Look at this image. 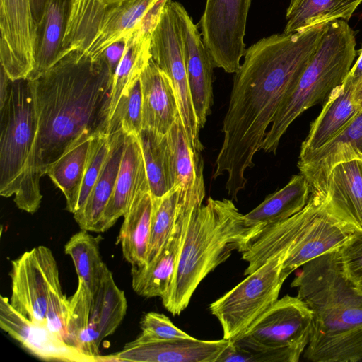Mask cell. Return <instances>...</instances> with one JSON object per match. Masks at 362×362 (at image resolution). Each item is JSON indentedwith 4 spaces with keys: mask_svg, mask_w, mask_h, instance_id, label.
<instances>
[{
    "mask_svg": "<svg viewBox=\"0 0 362 362\" xmlns=\"http://www.w3.org/2000/svg\"><path fill=\"white\" fill-rule=\"evenodd\" d=\"M327 25L272 35L245 49L234 76L213 175L214 179L227 175L225 187L232 199L245 189L246 171L254 166L267 128L294 89Z\"/></svg>",
    "mask_w": 362,
    "mask_h": 362,
    "instance_id": "6da1fadb",
    "label": "cell"
},
{
    "mask_svg": "<svg viewBox=\"0 0 362 362\" xmlns=\"http://www.w3.org/2000/svg\"><path fill=\"white\" fill-rule=\"evenodd\" d=\"M31 81L37 129L27 180L16 206L33 214L40 206V180L48 167L82 134L107 133L113 75L103 54L93 59L73 49Z\"/></svg>",
    "mask_w": 362,
    "mask_h": 362,
    "instance_id": "7a4b0ae2",
    "label": "cell"
},
{
    "mask_svg": "<svg viewBox=\"0 0 362 362\" xmlns=\"http://www.w3.org/2000/svg\"><path fill=\"white\" fill-rule=\"evenodd\" d=\"M291 286L313 312L303 356L313 362L362 359V291L341 272L337 248L301 266Z\"/></svg>",
    "mask_w": 362,
    "mask_h": 362,
    "instance_id": "3957f363",
    "label": "cell"
},
{
    "mask_svg": "<svg viewBox=\"0 0 362 362\" xmlns=\"http://www.w3.org/2000/svg\"><path fill=\"white\" fill-rule=\"evenodd\" d=\"M259 230L248 226L232 200L209 197L194 211L188 223L164 308L180 315L201 281L234 250L243 252Z\"/></svg>",
    "mask_w": 362,
    "mask_h": 362,
    "instance_id": "277c9868",
    "label": "cell"
},
{
    "mask_svg": "<svg viewBox=\"0 0 362 362\" xmlns=\"http://www.w3.org/2000/svg\"><path fill=\"white\" fill-rule=\"evenodd\" d=\"M356 45L354 32L346 21L327 24L294 89L276 111L262 150L275 154L291 123L308 108L325 102L343 83L356 56Z\"/></svg>",
    "mask_w": 362,
    "mask_h": 362,
    "instance_id": "5b68a950",
    "label": "cell"
},
{
    "mask_svg": "<svg viewBox=\"0 0 362 362\" xmlns=\"http://www.w3.org/2000/svg\"><path fill=\"white\" fill-rule=\"evenodd\" d=\"M161 0H73L61 57L78 49L100 57L112 43L128 37Z\"/></svg>",
    "mask_w": 362,
    "mask_h": 362,
    "instance_id": "8992f818",
    "label": "cell"
},
{
    "mask_svg": "<svg viewBox=\"0 0 362 362\" xmlns=\"http://www.w3.org/2000/svg\"><path fill=\"white\" fill-rule=\"evenodd\" d=\"M0 117V195H14L16 205L23 193L37 129L31 80L10 81Z\"/></svg>",
    "mask_w": 362,
    "mask_h": 362,
    "instance_id": "52a82bcc",
    "label": "cell"
},
{
    "mask_svg": "<svg viewBox=\"0 0 362 362\" xmlns=\"http://www.w3.org/2000/svg\"><path fill=\"white\" fill-rule=\"evenodd\" d=\"M127 307L124 292L117 287L106 264L93 292L78 279L75 293L67 300L68 344L95 358L102 341L124 319Z\"/></svg>",
    "mask_w": 362,
    "mask_h": 362,
    "instance_id": "ba28073f",
    "label": "cell"
},
{
    "mask_svg": "<svg viewBox=\"0 0 362 362\" xmlns=\"http://www.w3.org/2000/svg\"><path fill=\"white\" fill-rule=\"evenodd\" d=\"M288 253L272 256L209 305L211 313L221 324L224 339L231 340L241 334L276 302L288 278L282 272Z\"/></svg>",
    "mask_w": 362,
    "mask_h": 362,
    "instance_id": "9c48e42d",
    "label": "cell"
},
{
    "mask_svg": "<svg viewBox=\"0 0 362 362\" xmlns=\"http://www.w3.org/2000/svg\"><path fill=\"white\" fill-rule=\"evenodd\" d=\"M313 318L304 301L286 295L230 341L254 351L278 353L286 362H298L309 343Z\"/></svg>",
    "mask_w": 362,
    "mask_h": 362,
    "instance_id": "30bf717a",
    "label": "cell"
},
{
    "mask_svg": "<svg viewBox=\"0 0 362 362\" xmlns=\"http://www.w3.org/2000/svg\"><path fill=\"white\" fill-rule=\"evenodd\" d=\"M151 57L169 78L175 92L180 117L188 142L200 154L204 147L199 139L200 127L189 85L182 37L174 1L163 5L151 31Z\"/></svg>",
    "mask_w": 362,
    "mask_h": 362,
    "instance_id": "8fae6325",
    "label": "cell"
},
{
    "mask_svg": "<svg viewBox=\"0 0 362 362\" xmlns=\"http://www.w3.org/2000/svg\"><path fill=\"white\" fill-rule=\"evenodd\" d=\"M252 0H206L199 21L202 40L214 67L236 73L245 52L244 38Z\"/></svg>",
    "mask_w": 362,
    "mask_h": 362,
    "instance_id": "7c38bea8",
    "label": "cell"
},
{
    "mask_svg": "<svg viewBox=\"0 0 362 362\" xmlns=\"http://www.w3.org/2000/svg\"><path fill=\"white\" fill-rule=\"evenodd\" d=\"M11 307L31 322L46 326L50 290L59 279L56 259L44 245L33 247L11 262Z\"/></svg>",
    "mask_w": 362,
    "mask_h": 362,
    "instance_id": "4fadbf2b",
    "label": "cell"
},
{
    "mask_svg": "<svg viewBox=\"0 0 362 362\" xmlns=\"http://www.w3.org/2000/svg\"><path fill=\"white\" fill-rule=\"evenodd\" d=\"M311 192L323 194L334 217L362 230V153L350 148L338 153L321 185Z\"/></svg>",
    "mask_w": 362,
    "mask_h": 362,
    "instance_id": "5bb4252c",
    "label": "cell"
},
{
    "mask_svg": "<svg viewBox=\"0 0 362 362\" xmlns=\"http://www.w3.org/2000/svg\"><path fill=\"white\" fill-rule=\"evenodd\" d=\"M324 204L323 194L311 192L310 199L302 210L284 221L263 228L241 252L243 259L248 264L244 275L255 272L272 256L289 252Z\"/></svg>",
    "mask_w": 362,
    "mask_h": 362,
    "instance_id": "9a60e30c",
    "label": "cell"
},
{
    "mask_svg": "<svg viewBox=\"0 0 362 362\" xmlns=\"http://www.w3.org/2000/svg\"><path fill=\"white\" fill-rule=\"evenodd\" d=\"M181 30L186 69L192 101L200 128L211 113L213 99V69L211 55L197 25L185 8L174 1Z\"/></svg>",
    "mask_w": 362,
    "mask_h": 362,
    "instance_id": "2e32d148",
    "label": "cell"
},
{
    "mask_svg": "<svg viewBox=\"0 0 362 362\" xmlns=\"http://www.w3.org/2000/svg\"><path fill=\"white\" fill-rule=\"evenodd\" d=\"M0 327L34 356L47 361L96 362L59 339L46 326L35 324L14 310L6 297H0Z\"/></svg>",
    "mask_w": 362,
    "mask_h": 362,
    "instance_id": "e0dca14e",
    "label": "cell"
},
{
    "mask_svg": "<svg viewBox=\"0 0 362 362\" xmlns=\"http://www.w3.org/2000/svg\"><path fill=\"white\" fill-rule=\"evenodd\" d=\"M230 342L224 338L202 340L192 337L151 340L137 337L115 354L121 362H217Z\"/></svg>",
    "mask_w": 362,
    "mask_h": 362,
    "instance_id": "ac0fdd59",
    "label": "cell"
},
{
    "mask_svg": "<svg viewBox=\"0 0 362 362\" xmlns=\"http://www.w3.org/2000/svg\"><path fill=\"white\" fill-rule=\"evenodd\" d=\"M150 190L138 136H126L122 161L111 197L93 231H107L124 216L135 199Z\"/></svg>",
    "mask_w": 362,
    "mask_h": 362,
    "instance_id": "d6986e66",
    "label": "cell"
},
{
    "mask_svg": "<svg viewBox=\"0 0 362 362\" xmlns=\"http://www.w3.org/2000/svg\"><path fill=\"white\" fill-rule=\"evenodd\" d=\"M200 206L178 203L177 215L172 233L155 259L142 268L131 270L134 291L145 298L160 297L170 288L187 228L192 213Z\"/></svg>",
    "mask_w": 362,
    "mask_h": 362,
    "instance_id": "ffe728a7",
    "label": "cell"
},
{
    "mask_svg": "<svg viewBox=\"0 0 362 362\" xmlns=\"http://www.w3.org/2000/svg\"><path fill=\"white\" fill-rule=\"evenodd\" d=\"M354 231L331 214L325 199L320 213L289 250L282 272L288 277L307 262L339 247Z\"/></svg>",
    "mask_w": 362,
    "mask_h": 362,
    "instance_id": "44dd1931",
    "label": "cell"
},
{
    "mask_svg": "<svg viewBox=\"0 0 362 362\" xmlns=\"http://www.w3.org/2000/svg\"><path fill=\"white\" fill-rule=\"evenodd\" d=\"M139 80L143 129L167 134L180 116L175 92L170 80L151 57Z\"/></svg>",
    "mask_w": 362,
    "mask_h": 362,
    "instance_id": "7402d4cb",
    "label": "cell"
},
{
    "mask_svg": "<svg viewBox=\"0 0 362 362\" xmlns=\"http://www.w3.org/2000/svg\"><path fill=\"white\" fill-rule=\"evenodd\" d=\"M355 84L346 77L325 102L317 117L310 124L308 134L303 141L299 158L319 149L334 138L361 110L353 98Z\"/></svg>",
    "mask_w": 362,
    "mask_h": 362,
    "instance_id": "603a6c76",
    "label": "cell"
},
{
    "mask_svg": "<svg viewBox=\"0 0 362 362\" xmlns=\"http://www.w3.org/2000/svg\"><path fill=\"white\" fill-rule=\"evenodd\" d=\"M167 136L179 203L202 205L205 197L203 162L200 154L195 153L189 145L180 116Z\"/></svg>",
    "mask_w": 362,
    "mask_h": 362,
    "instance_id": "cb8c5ba5",
    "label": "cell"
},
{
    "mask_svg": "<svg viewBox=\"0 0 362 362\" xmlns=\"http://www.w3.org/2000/svg\"><path fill=\"white\" fill-rule=\"evenodd\" d=\"M73 0H49L41 21L36 25L33 44V68L28 78L34 80L60 58Z\"/></svg>",
    "mask_w": 362,
    "mask_h": 362,
    "instance_id": "d4e9b609",
    "label": "cell"
},
{
    "mask_svg": "<svg viewBox=\"0 0 362 362\" xmlns=\"http://www.w3.org/2000/svg\"><path fill=\"white\" fill-rule=\"evenodd\" d=\"M311 194V187L302 175H293L281 189L268 195L257 207L244 215L246 224L259 231L284 221L302 210Z\"/></svg>",
    "mask_w": 362,
    "mask_h": 362,
    "instance_id": "484cf974",
    "label": "cell"
},
{
    "mask_svg": "<svg viewBox=\"0 0 362 362\" xmlns=\"http://www.w3.org/2000/svg\"><path fill=\"white\" fill-rule=\"evenodd\" d=\"M126 136L122 130L110 134V151L100 173L84 206L74 214L81 230L93 231L111 197L122 161Z\"/></svg>",
    "mask_w": 362,
    "mask_h": 362,
    "instance_id": "4316f807",
    "label": "cell"
},
{
    "mask_svg": "<svg viewBox=\"0 0 362 362\" xmlns=\"http://www.w3.org/2000/svg\"><path fill=\"white\" fill-rule=\"evenodd\" d=\"M153 201L150 190L139 194L123 216L117 243L131 270L144 267L151 237Z\"/></svg>",
    "mask_w": 362,
    "mask_h": 362,
    "instance_id": "83f0119b",
    "label": "cell"
},
{
    "mask_svg": "<svg viewBox=\"0 0 362 362\" xmlns=\"http://www.w3.org/2000/svg\"><path fill=\"white\" fill-rule=\"evenodd\" d=\"M95 135L82 134L47 170V175L64 194L66 209L73 214L77 210L90 145Z\"/></svg>",
    "mask_w": 362,
    "mask_h": 362,
    "instance_id": "f1b7e54d",
    "label": "cell"
},
{
    "mask_svg": "<svg viewBox=\"0 0 362 362\" xmlns=\"http://www.w3.org/2000/svg\"><path fill=\"white\" fill-rule=\"evenodd\" d=\"M361 2L362 0H293L286 11L283 33H298L337 20L348 22Z\"/></svg>",
    "mask_w": 362,
    "mask_h": 362,
    "instance_id": "f546056e",
    "label": "cell"
},
{
    "mask_svg": "<svg viewBox=\"0 0 362 362\" xmlns=\"http://www.w3.org/2000/svg\"><path fill=\"white\" fill-rule=\"evenodd\" d=\"M138 138L152 198H160L174 187L171 152L167 134L143 129Z\"/></svg>",
    "mask_w": 362,
    "mask_h": 362,
    "instance_id": "4dcf8cb0",
    "label": "cell"
},
{
    "mask_svg": "<svg viewBox=\"0 0 362 362\" xmlns=\"http://www.w3.org/2000/svg\"><path fill=\"white\" fill-rule=\"evenodd\" d=\"M102 237H95L81 230L72 235L64 246V252L74 264L78 279L93 292L100 279L105 263L100 254Z\"/></svg>",
    "mask_w": 362,
    "mask_h": 362,
    "instance_id": "1f68e13d",
    "label": "cell"
},
{
    "mask_svg": "<svg viewBox=\"0 0 362 362\" xmlns=\"http://www.w3.org/2000/svg\"><path fill=\"white\" fill-rule=\"evenodd\" d=\"M178 199L179 192L175 187L160 198H152L151 229L146 264L155 259L172 233L177 219Z\"/></svg>",
    "mask_w": 362,
    "mask_h": 362,
    "instance_id": "d6a6232c",
    "label": "cell"
},
{
    "mask_svg": "<svg viewBox=\"0 0 362 362\" xmlns=\"http://www.w3.org/2000/svg\"><path fill=\"white\" fill-rule=\"evenodd\" d=\"M344 148L362 153V108L344 129L329 142L308 156L299 158L298 167L305 175Z\"/></svg>",
    "mask_w": 362,
    "mask_h": 362,
    "instance_id": "836d02e7",
    "label": "cell"
},
{
    "mask_svg": "<svg viewBox=\"0 0 362 362\" xmlns=\"http://www.w3.org/2000/svg\"><path fill=\"white\" fill-rule=\"evenodd\" d=\"M142 129V95L139 79L120 96L109 119L107 133L122 130L127 135L139 136Z\"/></svg>",
    "mask_w": 362,
    "mask_h": 362,
    "instance_id": "e575fe53",
    "label": "cell"
},
{
    "mask_svg": "<svg viewBox=\"0 0 362 362\" xmlns=\"http://www.w3.org/2000/svg\"><path fill=\"white\" fill-rule=\"evenodd\" d=\"M110 144V134L106 132H100L94 136L75 213L79 211L84 206L106 160Z\"/></svg>",
    "mask_w": 362,
    "mask_h": 362,
    "instance_id": "d590c367",
    "label": "cell"
},
{
    "mask_svg": "<svg viewBox=\"0 0 362 362\" xmlns=\"http://www.w3.org/2000/svg\"><path fill=\"white\" fill-rule=\"evenodd\" d=\"M337 252L342 274L357 286L362 281V230H355Z\"/></svg>",
    "mask_w": 362,
    "mask_h": 362,
    "instance_id": "8d00e7d4",
    "label": "cell"
},
{
    "mask_svg": "<svg viewBox=\"0 0 362 362\" xmlns=\"http://www.w3.org/2000/svg\"><path fill=\"white\" fill-rule=\"evenodd\" d=\"M140 327L141 333L138 337L144 339L169 340L192 337L176 327L165 315L156 312L145 314L141 320Z\"/></svg>",
    "mask_w": 362,
    "mask_h": 362,
    "instance_id": "74e56055",
    "label": "cell"
},
{
    "mask_svg": "<svg viewBox=\"0 0 362 362\" xmlns=\"http://www.w3.org/2000/svg\"><path fill=\"white\" fill-rule=\"evenodd\" d=\"M67 300L62 293L59 279L53 284L49 297L46 327L54 334L68 344L66 332Z\"/></svg>",
    "mask_w": 362,
    "mask_h": 362,
    "instance_id": "f35d334b",
    "label": "cell"
},
{
    "mask_svg": "<svg viewBox=\"0 0 362 362\" xmlns=\"http://www.w3.org/2000/svg\"><path fill=\"white\" fill-rule=\"evenodd\" d=\"M127 37L121 39L112 43L103 53L113 77L123 56L127 44Z\"/></svg>",
    "mask_w": 362,
    "mask_h": 362,
    "instance_id": "ab89813d",
    "label": "cell"
},
{
    "mask_svg": "<svg viewBox=\"0 0 362 362\" xmlns=\"http://www.w3.org/2000/svg\"><path fill=\"white\" fill-rule=\"evenodd\" d=\"M49 0H30L33 20L37 25L42 18Z\"/></svg>",
    "mask_w": 362,
    "mask_h": 362,
    "instance_id": "60d3db41",
    "label": "cell"
},
{
    "mask_svg": "<svg viewBox=\"0 0 362 362\" xmlns=\"http://www.w3.org/2000/svg\"><path fill=\"white\" fill-rule=\"evenodd\" d=\"M10 78L1 66L0 69V108L3 107L8 93V87L10 83Z\"/></svg>",
    "mask_w": 362,
    "mask_h": 362,
    "instance_id": "b9f144b4",
    "label": "cell"
},
{
    "mask_svg": "<svg viewBox=\"0 0 362 362\" xmlns=\"http://www.w3.org/2000/svg\"><path fill=\"white\" fill-rule=\"evenodd\" d=\"M347 77L356 85L361 80H362V47L359 51V56L351 66L349 72L347 74Z\"/></svg>",
    "mask_w": 362,
    "mask_h": 362,
    "instance_id": "7bdbcfd3",
    "label": "cell"
},
{
    "mask_svg": "<svg viewBox=\"0 0 362 362\" xmlns=\"http://www.w3.org/2000/svg\"><path fill=\"white\" fill-rule=\"evenodd\" d=\"M354 100L362 107V80H361L356 86L353 93Z\"/></svg>",
    "mask_w": 362,
    "mask_h": 362,
    "instance_id": "ee69618b",
    "label": "cell"
},
{
    "mask_svg": "<svg viewBox=\"0 0 362 362\" xmlns=\"http://www.w3.org/2000/svg\"><path fill=\"white\" fill-rule=\"evenodd\" d=\"M356 286L362 291V281Z\"/></svg>",
    "mask_w": 362,
    "mask_h": 362,
    "instance_id": "f6af8a7d",
    "label": "cell"
},
{
    "mask_svg": "<svg viewBox=\"0 0 362 362\" xmlns=\"http://www.w3.org/2000/svg\"><path fill=\"white\" fill-rule=\"evenodd\" d=\"M293 0H290V2L292 1Z\"/></svg>",
    "mask_w": 362,
    "mask_h": 362,
    "instance_id": "bcb514c9",
    "label": "cell"
}]
</instances>
